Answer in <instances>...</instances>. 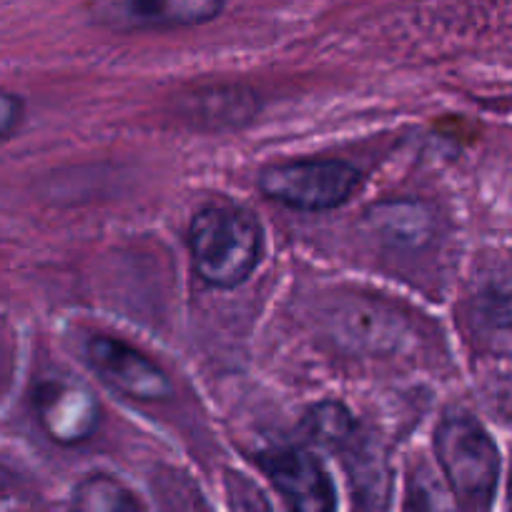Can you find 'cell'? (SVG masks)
Listing matches in <instances>:
<instances>
[{"mask_svg": "<svg viewBox=\"0 0 512 512\" xmlns=\"http://www.w3.org/2000/svg\"><path fill=\"white\" fill-rule=\"evenodd\" d=\"M435 452L457 512H490L500 480V452L490 432L470 415H447L435 432Z\"/></svg>", "mask_w": 512, "mask_h": 512, "instance_id": "2", "label": "cell"}, {"mask_svg": "<svg viewBox=\"0 0 512 512\" xmlns=\"http://www.w3.org/2000/svg\"><path fill=\"white\" fill-rule=\"evenodd\" d=\"M485 314L495 327L512 329V272L497 279L485 294Z\"/></svg>", "mask_w": 512, "mask_h": 512, "instance_id": "13", "label": "cell"}, {"mask_svg": "<svg viewBox=\"0 0 512 512\" xmlns=\"http://www.w3.org/2000/svg\"><path fill=\"white\" fill-rule=\"evenodd\" d=\"M73 512H144L134 492L111 475H91L76 487Z\"/></svg>", "mask_w": 512, "mask_h": 512, "instance_id": "9", "label": "cell"}, {"mask_svg": "<svg viewBox=\"0 0 512 512\" xmlns=\"http://www.w3.org/2000/svg\"><path fill=\"white\" fill-rule=\"evenodd\" d=\"M510 500H512V477H510Z\"/></svg>", "mask_w": 512, "mask_h": 512, "instance_id": "17", "label": "cell"}, {"mask_svg": "<svg viewBox=\"0 0 512 512\" xmlns=\"http://www.w3.org/2000/svg\"><path fill=\"white\" fill-rule=\"evenodd\" d=\"M254 113V98L241 88H211L191 98L189 116L211 128L239 126Z\"/></svg>", "mask_w": 512, "mask_h": 512, "instance_id": "8", "label": "cell"}, {"mask_svg": "<svg viewBox=\"0 0 512 512\" xmlns=\"http://www.w3.org/2000/svg\"><path fill=\"white\" fill-rule=\"evenodd\" d=\"M229 0H91L88 16L116 33L174 31L204 26L224 13Z\"/></svg>", "mask_w": 512, "mask_h": 512, "instance_id": "4", "label": "cell"}, {"mask_svg": "<svg viewBox=\"0 0 512 512\" xmlns=\"http://www.w3.org/2000/svg\"><path fill=\"white\" fill-rule=\"evenodd\" d=\"M374 224L387 234H395V239H412L425 234L427 214L415 204H390L382 206L372 214Z\"/></svg>", "mask_w": 512, "mask_h": 512, "instance_id": "12", "label": "cell"}, {"mask_svg": "<svg viewBox=\"0 0 512 512\" xmlns=\"http://www.w3.org/2000/svg\"><path fill=\"white\" fill-rule=\"evenodd\" d=\"M88 362L111 387L134 400H164L171 395V382L139 349L113 337H91L86 344Z\"/></svg>", "mask_w": 512, "mask_h": 512, "instance_id": "5", "label": "cell"}, {"mask_svg": "<svg viewBox=\"0 0 512 512\" xmlns=\"http://www.w3.org/2000/svg\"><path fill=\"white\" fill-rule=\"evenodd\" d=\"M259 467L272 480L292 512H334V487L322 462L307 450H274L259 457Z\"/></svg>", "mask_w": 512, "mask_h": 512, "instance_id": "6", "label": "cell"}, {"mask_svg": "<svg viewBox=\"0 0 512 512\" xmlns=\"http://www.w3.org/2000/svg\"><path fill=\"white\" fill-rule=\"evenodd\" d=\"M23 121V101L16 93L0 91V139H6L21 126Z\"/></svg>", "mask_w": 512, "mask_h": 512, "instance_id": "15", "label": "cell"}, {"mask_svg": "<svg viewBox=\"0 0 512 512\" xmlns=\"http://www.w3.org/2000/svg\"><path fill=\"white\" fill-rule=\"evenodd\" d=\"M36 412L48 437L61 445L88 440L98 425V405L83 384L48 379L36 390Z\"/></svg>", "mask_w": 512, "mask_h": 512, "instance_id": "7", "label": "cell"}, {"mask_svg": "<svg viewBox=\"0 0 512 512\" xmlns=\"http://www.w3.org/2000/svg\"><path fill=\"white\" fill-rule=\"evenodd\" d=\"M8 372H11V352H8V344L0 334V390H3V384L8 382Z\"/></svg>", "mask_w": 512, "mask_h": 512, "instance_id": "16", "label": "cell"}, {"mask_svg": "<svg viewBox=\"0 0 512 512\" xmlns=\"http://www.w3.org/2000/svg\"><path fill=\"white\" fill-rule=\"evenodd\" d=\"M359 184V171L347 161H292L269 166L259 176V189L269 199L299 211H329L342 206Z\"/></svg>", "mask_w": 512, "mask_h": 512, "instance_id": "3", "label": "cell"}, {"mask_svg": "<svg viewBox=\"0 0 512 512\" xmlns=\"http://www.w3.org/2000/svg\"><path fill=\"white\" fill-rule=\"evenodd\" d=\"M229 500L234 512H272L267 500L244 475H229Z\"/></svg>", "mask_w": 512, "mask_h": 512, "instance_id": "14", "label": "cell"}, {"mask_svg": "<svg viewBox=\"0 0 512 512\" xmlns=\"http://www.w3.org/2000/svg\"><path fill=\"white\" fill-rule=\"evenodd\" d=\"M262 226L241 206L211 204L194 216L189 246L196 274L206 284L234 289L262 259Z\"/></svg>", "mask_w": 512, "mask_h": 512, "instance_id": "1", "label": "cell"}, {"mask_svg": "<svg viewBox=\"0 0 512 512\" xmlns=\"http://www.w3.org/2000/svg\"><path fill=\"white\" fill-rule=\"evenodd\" d=\"M307 427L312 440L324 442V445H342L354 432L352 415L342 405H334V402H324V405L314 407L307 417Z\"/></svg>", "mask_w": 512, "mask_h": 512, "instance_id": "11", "label": "cell"}, {"mask_svg": "<svg viewBox=\"0 0 512 512\" xmlns=\"http://www.w3.org/2000/svg\"><path fill=\"white\" fill-rule=\"evenodd\" d=\"M405 512H457L450 487L437 480L435 472L420 465L410 477Z\"/></svg>", "mask_w": 512, "mask_h": 512, "instance_id": "10", "label": "cell"}]
</instances>
